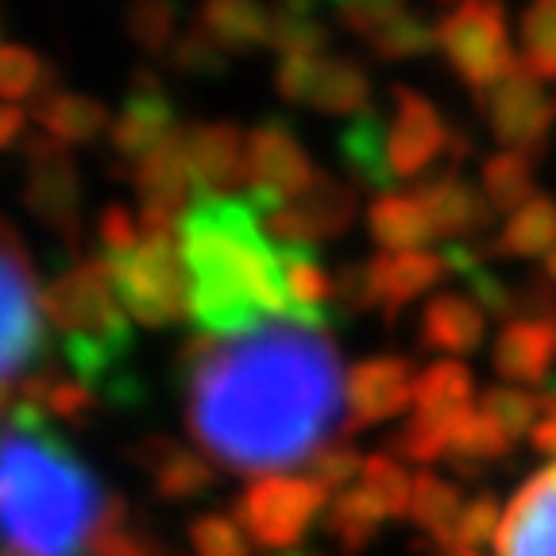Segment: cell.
<instances>
[{
  "mask_svg": "<svg viewBox=\"0 0 556 556\" xmlns=\"http://www.w3.org/2000/svg\"><path fill=\"white\" fill-rule=\"evenodd\" d=\"M402 12H406V9H402V4H394V0H348V4H340V9H337V20L352 35H359V39H367V43H371L375 35H379L382 27H391Z\"/></svg>",
  "mask_w": 556,
  "mask_h": 556,
  "instance_id": "cell-48",
  "label": "cell"
},
{
  "mask_svg": "<svg viewBox=\"0 0 556 556\" xmlns=\"http://www.w3.org/2000/svg\"><path fill=\"white\" fill-rule=\"evenodd\" d=\"M309 104L329 116H364L371 109V74L348 54H321L313 66Z\"/></svg>",
  "mask_w": 556,
  "mask_h": 556,
  "instance_id": "cell-25",
  "label": "cell"
},
{
  "mask_svg": "<svg viewBox=\"0 0 556 556\" xmlns=\"http://www.w3.org/2000/svg\"><path fill=\"white\" fill-rule=\"evenodd\" d=\"M321 54H294V59H278L275 66V89L282 101L290 104H309V81L313 66H317Z\"/></svg>",
  "mask_w": 556,
  "mask_h": 556,
  "instance_id": "cell-50",
  "label": "cell"
},
{
  "mask_svg": "<svg viewBox=\"0 0 556 556\" xmlns=\"http://www.w3.org/2000/svg\"><path fill=\"white\" fill-rule=\"evenodd\" d=\"M190 317L201 337L232 340L290 321L278 243L248 198H198L178 225Z\"/></svg>",
  "mask_w": 556,
  "mask_h": 556,
  "instance_id": "cell-3",
  "label": "cell"
},
{
  "mask_svg": "<svg viewBox=\"0 0 556 556\" xmlns=\"http://www.w3.org/2000/svg\"><path fill=\"white\" fill-rule=\"evenodd\" d=\"M198 27L228 54L270 47V9L252 0H213L198 12Z\"/></svg>",
  "mask_w": 556,
  "mask_h": 556,
  "instance_id": "cell-29",
  "label": "cell"
},
{
  "mask_svg": "<svg viewBox=\"0 0 556 556\" xmlns=\"http://www.w3.org/2000/svg\"><path fill=\"white\" fill-rule=\"evenodd\" d=\"M456 556H479V553H456Z\"/></svg>",
  "mask_w": 556,
  "mask_h": 556,
  "instance_id": "cell-56",
  "label": "cell"
},
{
  "mask_svg": "<svg viewBox=\"0 0 556 556\" xmlns=\"http://www.w3.org/2000/svg\"><path fill=\"white\" fill-rule=\"evenodd\" d=\"M89 556H174L143 521H131L128 506L121 498H113L109 514H104L101 530L93 538Z\"/></svg>",
  "mask_w": 556,
  "mask_h": 556,
  "instance_id": "cell-36",
  "label": "cell"
},
{
  "mask_svg": "<svg viewBox=\"0 0 556 556\" xmlns=\"http://www.w3.org/2000/svg\"><path fill=\"white\" fill-rule=\"evenodd\" d=\"M113 275V290L124 313L148 329H170L190 317V287H186L178 236H148L128 252L104 260Z\"/></svg>",
  "mask_w": 556,
  "mask_h": 556,
  "instance_id": "cell-6",
  "label": "cell"
},
{
  "mask_svg": "<svg viewBox=\"0 0 556 556\" xmlns=\"http://www.w3.org/2000/svg\"><path fill=\"white\" fill-rule=\"evenodd\" d=\"M479 104L486 113V128L503 143V151L526 155L530 163H538L548 151L556 128V97L526 62H518Z\"/></svg>",
  "mask_w": 556,
  "mask_h": 556,
  "instance_id": "cell-9",
  "label": "cell"
},
{
  "mask_svg": "<svg viewBox=\"0 0 556 556\" xmlns=\"http://www.w3.org/2000/svg\"><path fill=\"white\" fill-rule=\"evenodd\" d=\"M151 483H155V491L166 503H190V498H201L205 491H213L217 468H213L208 456H198L186 444H178L170 452V460L151 476Z\"/></svg>",
  "mask_w": 556,
  "mask_h": 556,
  "instance_id": "cell-37",
  "label": "cell"
},
{
  "mask_svg": "<svg viewBox=\"0 0 556 556\" xmlns=\"http://www.w3.org/2000/svg\"><path fill=\"white\" fill-rule=\"evenodd\" d=\"M460 426V421H456ZM456 426H441V421H429V417H409L406 426L394 429L387 437V452L394 460L406 464H437L448 460V444H452V429Z\"/></svg>",
  "mask_w": 556,
  "mask_h": 556,
  "instance_id": "cell-40",
  "label": "cell"
},
{
  "mask_svg": "<svg viewBox=\"0 0 556 556\" xmlns=\"http://www.w3.org/2000/svg\"><path fill=\"white\" fill-rule=\"evenodd\" d=\"M186 159L198 198H228V190L243 186L248 136L232 121L186 124Z\"/></svg>",
  "mask_w": 556,
  "mask_h": 556,
  "instance_id": "cell-17",
  "label": "cell"
},
{
  "mask_svg": "<svg viewBox=\"0 0 556 556\" xmlns=\"http://www.w3.org/2000/svg\"><path fill=\"white\" fill-rule=\"evenodd\" d=\"M367 267H371L375 309L387 321H394L414 298L433 290L448 275L441 252H379Z\"/></svg>",
  "mask_w": 556,
  "mask_h": 556,
  "instance_id": "cell-20",
  "label": "cell"
},
{
  "mask_svg": "<svg viewBox=\"0 0 556 556\" xmlns=\"http://www.w3.org/2000/svg\"><path fill=\"white\" fill-rule=\"evenodd\" d=\"M124 31L128 39L139 47V51L159 54L166 47H174V31H178V9L174 4H163V0H143V4H131L124 12Z\"/></svg>",
  "mask_w": 556,
  "mask_h": 556,
  "instance_id": "cell-43",
  "label": "cell"
},
{
  "mask_svg": "<svg viewBox=\"0 0 556 556\" xmlns=\"http://www.w3.org/2000/svg\"><path fill=\"white\" fill-rule=\"evenodd\" d=\"M54 66L35 54L31 47L0 43V101H31L39 104L54 93Z\"/></svg>",
  "mask_w": 556,
  "mask_h": 556,
  "instance_id": "cell-34",
  "label": "cell"
},
{
  "mask_svg": "<svg viewBox=\"0 0 556 556\" xmlns=\"http://www.w3.org/2000/svg\"><path fill=\"white\" fill-rule=\"evenodd\" d=\"M359 483L379 498V506L387 510V518H406L409 498H414V476L406 471V464L394 460L391 452H371L364 460V476Z\"/></svg>",
  "mask_w": 556,
  "mask_h": 556,
  "instance_id": "cell-38",
  "label": "cell"
},
{
  "mask_svg": "<svg viewBox=\"0 0 556 556\" xmlns=\"http://www.w3.org/2000/svg\"><path fill=\"white\" fill-rule=\"evenodd\" d=\"M495 545L498 556H556V464L521 483Z\"/></svg>",
  "mask_w": 556,
  "mask_h": 556,
  "instance_id": "cell-16",
  "label": "cell"
},
{
  "mask_svg": "<svg viewBox=\"0 0 556 556\" xmlns=\"http://www.w3.org/2000/svg\"><path fill=\"white\" fill-rule=\"evenodd\" d=\"M414 193L426 201L437 236H444L448 243L479 240V232L495 217L491 205H486L483 190H476L456 166H448L444 174H433L426 182H417Z\"/></svg>",
  "mask_w": 556,
  "mask_h": 556,
  "instance_id": "cell-19",
  "label": "cell"
},
{
  "mask_svg": "<svg viewBox=\"0 0 556 556\" xmlns=\"http://www.w3.org/2000/svg\"><path fill=\"white\" fill-rule=\"evenodd\" d=\"M278 263H282V282L290 298V321L325 329L337 313V278L321 267L317 252L309 248H282L278 243Z\"/></svg>",
  "mask_w": 556,
  "mask_h": 556,
  "instance_id": "cell-22",
  "label": "cell"
},
{
  "mask_svg": "<svg viewBox=\"0 0 556 556\" xmlns=\"http://www.w3.org/2000/svg\"><path fill=\"white\" fill-rule=\"evenodd\" d=\"M367 228L382 252H426L437 240L433 217L417 193H379L367 208Z\"/></svg>",
  "mask_w": 556,
  "mask_h": 556,
  "instance_id": "cell-24",
  "label": "cell"
},
{
  "mask_svg": "<svg viewBox=\"0 0 556 556\" xmlns=\"http://www.w3.org/2000/svg\"><path fill=\"white\" fill-rule=\"evenodd\" d=\"M186 429L236 476H290L344 433L348 375L325 329L267 321L232 340L182 348Z\"/></svg>",
  "mask_w": 556,
  "mask_h": 556,
  "instance_id": "cell-1",
  "label": "cell"
},
{
  "mask_svg": "<svg viewBox=\"0 0 556 556\" xmlns=\"http://www.w3.org/2000/svg\"><path fill=\"white\" fill-rule=\"evenodd\" d=\"M476 379L460 359H437L426 371L417 375L414 387V414L441 421V426H456L464 414L476 409Z\"/></svg>",
  "mask_w": 556,
  "mask_h": 556,
  "instance_id": "cell-26",
  "label": "cell"
},
{
  "mask_svg": "<svg viewBox=\"0 0 556 556\" xmlns=\"http://www.w3.org/2000/svg\"><path fill=\"white\" fill-rule=\"evenodd\" d=\"M460 486L452 479L437 476V471H417L414 476V498H409V518L426 541H417V548H426L433 556H456V530H460V514H464Z\"/></svg>",
  "mask_w": 556,
  "mask_h": 556,
  "instance_id": "cell-21",
  "label": "cell"
},
{
  "mask_svg": "<svg viewBox=\"0 0 556 556\" xmlns=\"http://www.w3.org/2000/svg\"><path fill=\"white\" fill-rule=\"evenodd\" d=\"M514 448V441L503 429L483 414V409H471L460 417V426L452 429V444H448V464L456 476H479L491 464L506 460Z\"/></svg>",
  "mask_w": 556,
  "mask_h": 556,
  "instance_id": "cell-32",
  "label": "cell"
},
{
  "mask_svg": "<svg viewBox=\"0 0 556 556\" xmlns=\"http://www.w3.org/2000/svg\"><path fill=\"white\" fill-rule=\"evenodd\" d=\"M47 290L35 282L16 228L0 217V421L31 382L47 375Z\"/></svg>",
  "mask_w": 556,
  "mask_h": 556,
  "instance_id": "cell-5",
  "label": "cell"
},
{
  "mask_svg": "<svg viewBox=\"0 0 556 556\" xmlns=\"http://www.w3.org/2000/svg\"><path fill=\"white\" fill-rule=\"evenodd\" d=\"M479 190H483L491 213H506V217H514L518 208H526L533 198H538V186H533V163L526 155H514V151H495V155L483 159Z\"/></svg>",
  "mask_w": 556,
  "mask_h": 556,
  "instance_id": "cell-33",
  "label": "cell"
},
{
  "mask_svg": "<svg viewBox=\"0 0 556 556\" xmlns=\"http://www.w3.org/2000/svg\"><path fill=\"white\" fill-rule=\"evenodd\" d=\"M143 240V228L139 217L124 205H104L101 217H97V243H101V260H113V255L128 252Z\"/></svg>",
  "mask_w": 556,
  "mask_h": 556,
  "instance_id": "cell-49",
  "label": "cell"
},
{
  "mask_svg": "<svg viewBox=\"0 0 556 556\" xmlns=\"http://www.w3.org/2000/svg\"><path fill=\"white\" fill-rule=\"evenodd\" d=\"M287 556H302V553H287Z\"/></svg>",
  "mask_w": 556,
  "mask_h": 556,
  "instance_id": "cell-57",
  "label": "cell"
},
{
  "mask_svg": "<svg viewBox=\"0 0 556 556\" xmlns=\"http://www.w3.org/2000/svg\"><path fill=\"white\" fill-rule=\"evenodd\" d=\"M491 364L510 387H545L556 367V321L514 317L503 325Z\"/></svg>",
  "mask_w": 556,
  "mask_h": 556,
  "instance_id": "cell-18",
  "label": "cell"
},
{
  "mask_svg": "<svg viewBox=\"0 0 556 556\" xmlns=\"http://www.w3.org/2000/svg\"><path fill=\"white\" fill-rule=\"evenodd\" d=\"M479 409H483L491 421H495L498 429H503L510 441H521V437L538 429L541 421V402H538V391H526V387H510V382H503V387H491V391L483 394V402H479Z\"/></svg>",
  "mask_w": 556,
  "mask_h": 556,
  "instance_id": "cell-39",
  "label": "cell"
},
{
  "mask_svg": "<svg viewBox=\"0 0 556 556\" xmlns=\"http://www.w3.org/2000/svg\"><path fill=\"white\" fill-rule=\"evenodd\" d=\"M387 521L391 518H387V510L379 506V498H375L364 483H356V486H348V491H340V495H332L329 510H325V533H329L344 553L356 556L379 538V530Z\"/></svg>",
  "mask_w": 556,
  "mask_h": 556,
  "instance_id": "cell-30",
  "label": "cell"
},
{
  "mask_svg": "<svg viewBox=\"0 0 556 556\" xmlns=\"http://www.w3.org/2000/svg\"><path fill=\"white\" fill-rule=\"evenodd\" d=\"M495 255L506 260H541L556 252V201L538 193L526 208H518L514 217H506L503 232L491 240Z\"/></svg>",
  "mask_w": 556,
  "mask_h": 556,
  "instance_id": "cell-31",
  "label": "cell"
},
{
  "mask_svg": "<svg viewBox=\"0 0 556 556\" xmlns=\"http://www.w3.org/2000/svg\"><path fill=\"white\" fill-rule=\"evenodd\" d=\"M317 178V166L305 155L302 139L287 121H263L248 131V159H243V186L260 217L294 201Z\"/></svg>",
  "mask_w": 556,
  "mask_h": 556,
  "instance_id": "cell-10",
  "label": "cell"
},
{
  "mask_svg": "<svg viewBox=\"0 0 556 556\" xmlns=\"http://www.w3.org/2000/svg\"><path fill=\"white\" fill-rule=\"evenodd\" d=\"M364 460L367 456H359L348 441H332L329 448H321L313 456L305 476L321 486V491H329V495H340L348 486H356V479L364 476Z\"/></svg>",
  "mask_w": 556,
  "mask_h": 556,
  "instance_id": "cell-44",
  "label": "cell"
},
{
  "mask_svg": "<svg viewBox=\"0 0 556 556\" xmlns=\"http://www.w3.org/2000/svg\"><path fill=\"white\" fill-rule=\"evenodd\" d=\"M530 441H533V448H538L541 456H553V460H556V414L553 417H541Z\"/></svg>",
  "mask_w": 556,
  "mask_h": 556,
  "instance_id": "cell-53",
  "label": "cell"
},
{
  "mask_svg": "<svg viewBox=\"0 0 556 556\" xmlns=\"http://www.w3.org/2000/svg\"><path fill=\"white\" fill-rule=\"evenodd\" d=\"M356 186L340 182L329 170H317V178L294 201H287L282 208L263 217V228L282 248H309V252H317L321 243L344 236L352 228V220H356Z\"/></svg>",
  "mask_w": 556,
  "mask_h": 556,
  "instance_id": "cell-11",
  "label": "cell"
},
{
  "mask_svg": "<svg viewBox=\"0 0 556 556\" xmlns=\"http://www.w3.org/2000/svg\"><path fill=\"white\" fill-rule=\"evenodd\" d=\"M337 143H340V159L348 163V170L356 174V182L391 193V186L399 178H394L391 159H387V116L367 109L364 116H356V121L340 131Z\"/></svg>",
  "mask_w": 556,
  "mask_h": 556,
  "instance_id": "cell-27",
  "label": "cell"
},
{
  "mask_svg": "<svg viewBox=\"0 0 556 556\" xmlns=\"http://www.w3.org/2000/svg\"><path fill=\"white\" fill-rule=\"evenodd\" d=\"M521 54L526 66L538 74L541 81H556V0L533 4L521 12Z\"/></svg>",
  "mask_w": 556,
  "mask_h": 556,
  "instance_id": "cell-42",
  "label": "cell"
},
{
  "mask_svg": "<svg viewBox=\"0 0 556 556\" xmlns=\"http://www.w3.org/2000/svg\"><path fill=\"white\" fill-rule=\"evenodd\" d=\"M270 47L278 51V59L325 54L329 27L321 24L317 9H309V4H278V9H270Z\"/></svg>",
  "mask_w": 556,
  "mask_h": 556,
  "instance_id": "cell-35",
  "label": "cell"
},
{
  "mask_svg": "<svg viewBox=\"0 0 556 556\" xmlns=\"http://www.w3.org/2000/svg\"><path fill=\"white\" fill-rule=\"evenodd\" d=\"M417 375L406 356H371L348 371V421L344 441L359 429L391 421L414 402Z\"/></svg>",
  "mask_w": 556,
  "mask_h": 556,
  "instance_id": "cell-15",
  "label": "cell"
},
{
  "mask_svg": "<svg viewBox=\"0 0 556 556\" xmlns=\"http://www.w3.org/2000/svg\"><path fill=\"white\" fill-rule=\"evenodd\" d=\"M174 128H178V121H174L170 93L163 89L159 74L139 70L136 78H131L128 93H124V104H121V113H116L113 128H109V148H113V155L136 170Z\"/></svg>",
  "mask_w": 556,
  "mask_h": 556,
  "instance_id": "cell-14",
  "label": "cell"
},
{
  "mask_svg": "<svg viewBox=\"0 0 556 556\" xmlns=\"http://www.w3.org/2000/svg\"><path fill=\"white\" fill-rule=\"evenodd\" d=\"M170 66L186 78H217L228 70V51L217 47L201 31L198 24L190 27L186 35H178V43L170 47Z\"/></svg>",
  "mask_w": 556,
  "mask_h": 556,
  "instance_id": "cell-45",
  "label": "cell"
},
{
  "mask_svg": "<svg viewBox=\"0 0 556 556\" xmlns=\"http://www.w3.org/2000/svg\"><path fill=\"white\" fill-rule=\"evenodd\" d=\"M437 47L452 74L483 101L498 81L518 66L506 31V12L498 4H460L437 20Z\"/></svg>",
  "mask_w": 556,
  "mask_h": 556,
  "instance_id": "cell-8",
  "label": "cell"
},
{
  "mask_svg": "<svg viewBox=\"0 0 556 556\" xmlns=\"http://www.w3.org/2000/svg\"><path fill=\"white\" fill-rule=\"evenodd\" d=\"M27 182L24 201L31 217L54 236H66L70 243L78 240L81 228V174L66 143L51 136H31L24 143Z\"/></svg>",
  "mask_w": 556,
  "mask_h": 556,
  "instance_id": "cell-12",
  "label": "cell"
},
{
  "mask_svg": "<svg viewBox=\"0 0 556 556\" xmlns=\"http://www.w3.org/2000/svg\"><path fill=\"white\" fill-rule=\"evenodd\" d=\"M116 495L31 402L0 421V556H86Z\"/></svg>",
  "mask_w": 556,
  "mask_h": 556,
  "instance_id": "cell-2",
  "label": "cell"
},
{
  "mask_svg": "<svg viewBox=\"0 0 556 556\" xmlns=\"http://www.w3.org/2000/svg\"><path fill=\"white\" fill-rule=\"evenodd\" d=\"M47 317L62 332L66 371L109 406L143 399V382L131 371L136 332L113 290L104 260H81L47 287Z\"/></svg>",
  "mask_w": 556,
  "mask_h": 556,
  "instance_id": "cell-4",
  "label": "cell"
},
{
  "mask_svg": "<svg viewBox=\"0 0 556 556\" xmlns=\"http://www.w3.org/2000/svg\"><path fill=\"white\" fill-rule=\"evenodd\" d=\"M541 275H545V282H548V287H553V290H556V252H553V255H548V260H545V263H541Z\"/></svg>",
  "mask_w": 556,
  "mask_h": 556,
  "instance_id": "cell-54",
  "label": "cell"
},
{
  "mask_svg": "<svg viewBox=\"0 0 556 556\" xmlns=\"http://www.w3.org/2000/svg\"><path fill=\"white\" fill-rule=\"evenodd\" d=\"M193 556H248V533L228 514H198L190 521Z\"/></svg>",
  "mask_w": 556,
  "mask_h": 556,
  "instance_id": "cell-46",
  "label": "cell"
},
{
  "mask_svg": "<svg viewBox=\"0 0 556 556\" xmlns=\"http://www.w3.org/2000/svg\"><path fill=\"white\" fill-rule=\"evenodd\" d=\"M332 495L309 476H260L243 486L232 518L248 541L267 553H290L309 533V526L329 510Z\"/></svg>",
  "mask_w": 556,
  "mask_h": 556,
  "instance_id": "cell-7",
  "label": "cell"
},
{
  "mask_svg": "<svg viewBox=\"0 0 556 556\" xmlns=\"http://www.w3.org/2000/svg\"><path fill=\"white\" fill-rule=\"evenodd\" d=\"M35 121L43 128V136L59 139V143H93L104 128H113L109 109L86 93H70V89H54L39 104H31Z\"/></svg>",
  "mask_w": 556,
  "mask_h": 556,
  "instance_id": "cell-28",
  "label": "cell"
},
{
  "mask_svg": "<svg viewBox=\"0 0 556 556\" xmlns=\"http://www.w3.org/2000/svg\"><path fill=\"white\" fill-rule=\"evenodd\" d=\"M486 313L468 294H437L421 309L417 344L444 352V356H468L483 344Z\"/></svg>",
  "mask_w": 556,
  "mask_h": 556,
  "instance_id": "cell-23",
  "label": "cell"
},
{
  "mask_svg": "<svg viewBox=\"0 0 556 556\" xmlns=\"http://www.w3.org/2000/svg\"><path fill=\"white\" fill-rule=\"evenodd\" d=\"M0 39H4V9H0Z\"/></svg>",
  "mask_w": 556,
  "mask_h": 556,
  "instance_id": "cell-55",
  "label": "cell"
},
{
  "mask_svg": "<svg viewBox=\"0 0 556 556\" xmlns=\"http://www.w3.org/2000/svg\"><path fill=\"white\" fill-rule=\"evenodd\" d=\"M367 47H371L382 62L421 59V54H429L437 47V24L429 16H421V12L406 9L391 27H382Z\"/></svg>",
  "mask_w": 556,
  "mask_h": 556,
  "instance_id": "cell-41",
  "label": "cell"
},
{
  "mask_svg": "<svg viewBox=\"0 0 556 556\" xmlns=\"http://www.w3.org/2000/svg\"><path fill=\"white\" fill-rule=\"evenodd\" d=\"M503 530V510H498V498L491 491H479L476 498H468L460 514V530H456V545L460 553H479L491 541H498Z\"/></svg>",
  "mask_w": 556,
  "mask_h": 556,
  "instance_id": "cell-47",
  "label": "cell"
},
{
  "mask_svg": "<svg viewBox=\"0 0 556 556\" xmlns=\"http://www.w3.org/2000/svg\"><path fill=\"white\" fill-rule=\"evenodd\" d=\"M24 113H20L16 104L0 101V148H9V143H16L20 131H24Z\"/></svg>",
  "mask_w": 556,
  "mask_h": 556,
  "instance_id": "cell-52",
  "label": "cell"
},
{
  "mask_svg": "<svg viewBox=\"0 0 556 556\" xmlns=\"http://www.w3.org/2000/svg\"><path fill=\"white\" fill-rule=\"evenodd\" d=\"M452 124L441 116L429 97L417 89H391V116H387V159L399 182H426V170L437 159H448Z\"/></svg>",
  "mask_w": 556,
  "mask_h": 556,
  "instance_id": "cell-13",
  "label": "cell"
},
{
  "mask_svg": "<svg viewBox=\"0 0 556 556\" xmlns=\"http://www.w3.org/2000/svg\"><path fill=\"white\" fill-rule=\"evenodd\" d=\"M337 309L344 313H371L375 290H371V267L367 263H348L337 275Z\"/></svg>",
  "mask_w": 556,
  "mask_h": 556,
  "instance_id": "cell-51",
  "label": "cell"
}]
</instances>
